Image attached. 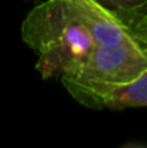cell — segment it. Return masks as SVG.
Segmentation results:
<instances>
[{
	"instance_id": "cell-1",
	"label": "cell",
	"mask_w": 147,
	"mask_h": 148,
	"mask_svg": "<svg viewBox=\"0 0 147 148\" xmlns=\"http://www.w3.org/2000/svg\"><path fill=\"white\" fill-rule=\"evenodd\" d=\"M22 40L38 55L43 79L61 78L82 65L95 40L65 0H43L21 25Z\"/></svg>"
},
{
	"instance_id": "cell-2",
	"label": "cell",
	"mask_w": 147,
	"mask_h": 148,
	"mask_svg": "<svg viewBox=\"0 0 147 148\" xmlns=\"http://www.w3.org/2000/svg\"><path fill=\"white\" fill-rule=\"evenodd\" d=\"M147 69V51L134 39L95 44L74 72L61 82L74 100L89 109H103L117 88L134 81Z\"/></svg>"
},
{
	"instance_id": "cell-3",
	"label": "cell",
	"mask_w": 147,
	"mask_h": 148,
	"mask_svg": "<svg viewBox=\"0 0 147 148\" xmlns=\"http://www.w3.org/2000/svg\"><path fill=\"white\" fill-rule=\"evenodd\" d=\"M95 1L135 39L141 25L147 17V0H95Z\"/></svg>"
},
{
	"instance_id": "cell-4",
	"label": "cell",
	"mask_w": 147,
	"mask_h": 148,
	"mask_svg": "<svg viewBox=\"0 0 147 148\" xmlns=\"http://www.w3.org/2000/svg\"><path fill=\"white\" fill-rule=\"evenodd\" d=\"M142 107H147V69L134 81L117 88L106 101V108L113 110Z\"/></svg>"
},
{
	"instance_id": "cell-5",
	"label": "cell",
	"mask_w": 147,
	"mask_h": 148,
	"mask_svg": "<svg viewBox=\"0 0 147 148\" xmlns=\"http://www.w3.org/2000/svg\"><path fill=\"white\" fill-rule=\"evenodd\" d=\"M135 40H137V43L139 44L143 49L147 51V17L145 18L143 23L141 25L139 30H138L137 35H135Z\"/></svg>"
}]
</instances>
